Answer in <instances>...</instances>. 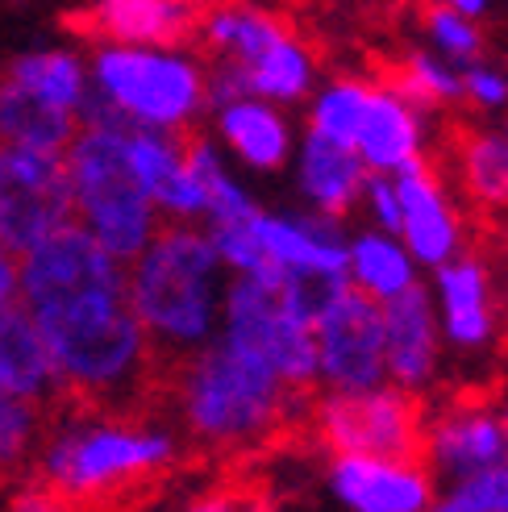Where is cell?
I'll use <instances>...</instances> for the list:
<instances>
[{"mask_svg": "<svg viewBox=\"0 0 508 512\" xmlns=\"http://www.w3.org/2000/svg\"><path fill=\"white\" fill-rule=\"evenodd\" d=\"M317 392H296L259 354L230 338H209L167 371V417L180 421L192 463H238L284 438L313 442Z\"/></svg>", "mask_w": 508, "mask_h": 512, "instance_id": "obj_1", "label": "cell"}, {"mask_svg": "<svg viewBox=\"0 0 508 512\" xmlns=\"http://www.w3.org/2000/svg\"><path fill=\"white\" fill-rule=\"evenodd\" d=\"M180 467L171 433L50 408V433L13 508H134Z\"/></svg>", "mask_w": 508, "mask_h": 512, "instance_id": "obj_2", "label": "cell"}, {"mask_svg": "<svg viewBox=\"0 0 508 512\" xmlns=\"http://www.w3.org/2000/svg\"><path fill=\"white\" fill-rule=\"evenodd\" d=\"M221 254L209 234L167 225L142 246L130 275V304L150 338L159 367H175L184 354L205 346L217 325Z\"/></svg>", "mask_w": 508, "mask_h": 512, "instance_id": "obj_3", "label": "cell"}, {"mask_svg": "<svg viewBox=\"0 0 508 512\" xmlns=\"http://www.w3.org/2000/svg\"><path fill=\"white\" fill-rule=\"evenodd\" d=\"M67 171L75 188V213L84 217L96 242L117 259H138L142 246L155 238V200L130 163L125 130L80 125L67 146Z\"/></svg>", "mask_w": 508, "mask_h": 512, "instance_id": "obj_4", "label": "cell"}, {"mask_svg": "<svg viewBox=\"0 0 508 512\" xmlns=\"http://www.w3.org/2000/svg\"><path fill=\"white\" fill-rule=\"evenodd\" d=\"M225 338L259 354L263 363L296 392H317V338L313 317L304 313L288 284V267L279 275H238L225 288Z\"/></svg>", "mask_w": 508, "mask_h": 512, "instance_id": "obj_5", "label": "cell"}, {"mask_svg": "<svg viewBox=\"0 0 508 512\" xmlns=\"http://www.w3.org/2000/svg\"><path fill=\"white\" fill-rule=\"evenodd\" d=\"M313 442L329 454H363L400 467H429V404L413 388L338 392L313 408Z\"/></svg>", "mask_w": 508, "mask_h": 512, "instance_id": "obj_6", "label": "cell"}, {"mask_svg": "<svg viewBox=\"0 0 508 512\" xmlns=\"http://www.w3.org/2000/svg\"><path fill=\"white\" fill-rule=\"evenodd\" d=\"M67 221H75L67 150L0 142V242L21 259Z\"/></svg>", "mask_w": 508, "mask_h": 512, "instance_id": "obj_7", "label": "cell"}, {"mask_svg": "<svg viewBox=\"0 0 508 512\" xmlns=\"http://www.w3.org/2000/svg\"><path fill=\"white\" fill-rule=\"evenodd\" d=\"M313 338L317 375H325L334 392H367L384 383V309L367 288H354L342 279L313 313Z\"/></svg>", "mask_w": 508, "mask_h": 512, "instance_id": "obj_8", "label": "cell"}, {"mask_svg": "<svg viewBox=\"0 0 508 512\" xmlns=\"http://www.w3.org/2000/svg\"><path fill=\"white\" fill-rule=\"evenodd\" d=\"M96 84L121 113L146 125H171L192 121L205 105V84L192 63L171 55H150V50H100L96 55Z\"/></svg>", "mask_w": 508, "mask_h": 512, "instance_id": "obj_9", "label": "cell"}, {"mask_svg": "<svg viewBox=\"0 0 508 512\" xmlns=\"http://www.w3.org/2000/svg\"><path fill=\"white\" fill-rule=\"evenodd\" d=\"M213 0H96L88 13H71L67 25L84 38L150 42V46H188L196 38L200 13Z\"/></svg>", "mask_w": 508, "mask_h": 512, "instance_id": "obj_10", "label": "cell"}, {"mask_svg": "<svg viewBox=\"0 0 508 512\" xmlns=\"http://www.w3.org/2000/svg\"><path fill=\"white\" fill-rule=\"evenodd\" d=\"M508 458V438L500 417H492L488 396L463 392L446 413H429V467H442L450 475H471L479 467H492Z\"/></svg>", "mask_w": 508, "mask_h": 512, "instance_id": "obj_11", "label": "cell"}, {"mask_svg": "<svg viewBox=\"0 0 508 512\" xmlns=\"http://www.w3.org/2000/svg\"><path fill=\"white\" fill-rule=\"evenodd\" d=\"M329 488L359 512H421L434 504V488L417 467L384 463L363 454H334L329 463Z\"/></svg>", "mask_w": 508, "mask_h": 512, "instance_id": "obj_12", "label": "cell"}, {"mask_svg": "<svg viewBox=\"0 0 508 512\" xmlns=\"http://www.w3.org/2000/svg\"><path fill=\"white\" fill-rule=\"evenodd\" d=\"M442 150L450 171L459 175L467 213L508 209V138L492 130H471V121L450 117L442 130Z\"/></svg>", "mask_w": 508, "mask_h": 512, "instance_id": "obj_13", "label": "cell"}, {"mask_svg": "<svg viewBox=\"0 0 508 512\" xmlns=\"http://www.w3.org/2000/svg\"><path fill=\"white\" fill-rule=\"evenodd\" d=\"M396 171H400L396 200H400V213H404L400 234L409 238V246L421 263L438 267L454 254V246H459V225H454L446 200H442V184L434 175V163H425L421 155H409Z\"/></svg>", "mask_w": 508, "mask_h": 512, "instance_id": "obj_14", "label": "cell"}, {"mask_svg": "<svg viewBox=\"0 0 508 512\" xmlns=\"http://www.w3.org/2000/svg\"><path fill=\"white\" fill-rule=\"evenodd\" d=\"M384 358L400 388H421L438 358V325L421 284H404L384 304Z\"/></svg>", "mask_w": 508, "mask_h": 512, "instance_id": "obj_15", "label": "cell"}, {"mask_svg": "<svg viewBox=\"0 0 508 512\" xmlns=\"http://www.w3.org/2000/svg\"><path fill=\"white\" fill-rule=\"evenodd\" d=\"M0 383H5V392L42 404L59 396V375L46 354V342L30 309L17 300H0Z\"/></svg>", "mask_w": 508, "mask_h": 512, "instance_id": "obj_16", "label": "cell"}, {"mask_svg": "<svg viewBox=\"0 0 508 512\" xmlns=\"http://www.w3.org/2000/svg\"><path fill=\"white\" fill-rule=\"evenodd\" d=\"M438 292L446 304V334L459 346H479L492 334V271L484 250H467L463 259L438 263Z\"/></svg>", "mask_w": 508, "mask_h": 512, "instance_id": "obj_17", "label": "cell"}, {"mask_svg": "<svg viewBox=\"0 0 508 512\" xmlns=\"http://www.w3.org/2000/svg\"><path fill=\"white\" fill-rule=\"evenodd\" d=\"M300 188L325 217L338 221L342 213H350V204L367 188L359 150L350 142L325 138L313 130L309 142H304V159H300Z\"/></svg>", "mask_w": 508, "mask_h": 512, "instance_id": "obj_18", "label": "cell"}, {"mask_svg": "<svg viewBox=\"0 0 508 512\" xmlns=\"http://www.w3.org/2000/svg\"><path fill=\"white\" fill-rule=\"evenodd\" d=\"M80 117L59 109L50 100L34 96L9 75H0V142L9 146H34V150H67Z\"/></svg>", "mask_w": 508, "mask_h": 512, "instance_id": "obj_19", "label": "cell"}, {"mask_svg": "<svg viewBox=\"0 0 508 512\" xmlns=\"http://www.w3.org/2000/svg\"><path fill=\"white\" fill-rule=\"evenodd\" d=\"M354 150L371 171H396L409 155H417V117L413 105H404L400 96L375 88L367 117L359 125Z\"/></svg>", "mask_w": 508, "mask_h": 512, "instance_id": "obj_20", "label": "cell"}, {"mask_svg": "<svg viewBox=\"0 0 508 512\" xmlns=\"http://www.w3.org/2000/svg\"><path fill=\"white\" fill-rule=\"evenodd\" d=\"M50 433V408L42 400L0 388V492L5 483L25 479Z\"/></svg>", "mask_w": 508, "mask_h": 512, "instance_id": "obj_21", "label": "cell"}, {"mask_svg": "<svg viewBox=\"0 0 508 512\" xmlns=\"http://www.w3.org/2000/svg\"><path fill=\"white\" fill-rule=\"evenodd\" d=\"M221 130L238 155L259 171H275L288 159V125L267 105L234 100V105H225V113H221Z\"/></svg>", "mask_w": 508, "mask_h": 512, "instance_id": "obj_22", "label": "cell"}, {"mask_svg": "<svg viewBox=\"0 0 508 512\" xmlns=\"http://www.w3.org/2000/svg\"><path fill=\"white\" fill-rule=\"evenodd\" d=\"M246 75H250V92L271 96V100H300L313 80V63L304 55V46L296 42V34H284L259 59L246 63Z\"/></svg>", "mask_w": 508, "mask_h": 512, "instance_id": "obj_23", "label": "cell"}, {"mask_svg": "<svg viewBox=\"0 0 508 512\" xmlns=\"http://www.w3.org/2000/svg\"><path fill=\"white\" fill-rule=\"evenodd\" d=\"M5 75L17 80L21 88H30L34 96L50 100L59 109H71V113L84 100V71L71 55H59V50H50V55H25Z\"/></svg>", "mask_w": 508, "mask_h": 512, "instance_id": "obj_24", "label": "cell"}, {"mask_svg": "<svg viewBox=\"0 0 508 512\" xmlns=\"http://www.w3.org/2000/svg\"><path fill=\"white\" fill-rule=\"evenodd\" d=\"M350 263H354L359 288H367L371 296H392L413 279V267H409V259H404V250L392 246L388 238H379V234H367V238L354 242Z\"/></svg>", "mask_w": 508, "mask_h": 512, "instance_id": "obj_25", "label": "cell"}, {"mask_svg": "<svg viewBox=\"0 0 508 512\" xmlns=\"http://www.w3.org/2000/svg\"><path fill=\"white\" fill-rule=\"evenodd\" d=\"M417 17L425 25V34L434 38L446 55L454 59H463V63H475V59H484V34L471 25L467 13H459L454 5H446V0H417Z\"/></svg>", "mask_w": 508, "mask_h": 512, "instance_id": "obj_26", "label": "cell"}, {"mask_svg": "<svg viewBox=\"0 0 508 512\" xmlns=\"http://www.w3.org/2000/svg\"><path fill=\"white\" fill-rule=\"evenodd\" d=\"M371 92L375 88H363L354 80H342L334 84L313 109V130L325 134V138H338V142H350L359 138V125L367 117V105H371Z\"/></svg>", "mask_w": 508, "mask_h": 512, "instance_id": "obj_27", "label": "cell"}, {"mask_svg": "<svg viewBox=\"0 0 508 512\" xmlns=\"http://www.w3.org/2000/svg\"><path fill=\"white\" fill-rule=\"evenodd\" d=\"M254 217H259V213H254ZM254 217H242V221H213L209 242L217 246V254H221L225 263L238 267V271H246V275H279L284 267H279L271 254H267L259 229H254Z\"/></svg>", "mask_w": 508, "mask_h": 512, "instance_id": "obj_28", "label": "cell"}, {"mask_svg": "<svg viewBox=\"0 0 508 512\" xmlns=\"http://www.w3.org/2000/svg\"><path fill=\"white\" fill-rule=\"evenodd\" d=\"M438 508H446V512H508V458L463 475V483L450 488L438 500Z\"/></svg>", "mask_w": 508, "mask_h": 512, "instance_id": "obj_29", "label": "cell"}, {"mask_svg": "<svg viewBox=\"0 0 508 512\" xmlns=\"http://www.w3.org/2000/svg\"><path fill=\"white\" fill-rule=\"evenodd\" d=\"M463 88H467V96L475 100V105H504V100H508V80H504V75H496V71H484V67L467 71Z\"/></svg>", "mask_w": 508, "mask_h": 512, "instance_id": "obj_30", "label": "cell"}, {"mask_svg": "<svg viewBox=\"0 0 508 512\" xmlns=\"http://www.w3.org/2000/svg\"><path fill=\"white\" fill-rule=\"evenodd\" d=\"M479 250H484L488 267H496V292L504 300V317H508V234L488 229V238H479Z\"/></svg>", "mask_w": 508, "mask_h": 512, "instance_id": "obj_31", "label": "cell"}, {"mask_svg": "<svg viewBox=\"0 0 508 512\" xmlns=\"http://www.w3.org/2000/svg\"><path fill=\"white\" fill-rule=\"evenodd\" d=\"M367 196H371V209L379 213V221H384L392 234H400V225H404V213H400V200H396V188L392 184H384V179H371L367 184Z\"/></svg>", "mask_w": 508, "mask_h": 512, "instance_id": "obj_32", "label": "cell"}, {"mask_svg": "<svg viewBox=\"0 0 508 512\" xmlns=\"http://www.w3.org/2000/svg\"><path fill=\"white\" fill-rule=\"evenodd\" d=\"M17 296V254L0 242V300Z\"/></svg>", "mask_w": 508, "mask_h": 512, "instance_id": "obj_33", "label": "cell"}, {"mask_svg": "<svg viewBox=\"0 0 508 512\" xmlns=\"http://www.w3.org/2000/svg\"><path fill=\"white\" fill-rule=\"evenodd\" d=\"M500 425H504V438H508V413H504V417H500Z\"/></svg>", "mask_w": 508, "mask_h": 512, "instance_id": "obj_34", "label": "cell"}, {"mask_svg": "<svg viewBox=\"0 0 508 512\" xmlns=\"http://www.w3.org/2000/svg\"><path fill=\"white\" fill-rule=\"evenodd\" d=\"M0 388H5V383H0Z\"/></svg>", "mask_w": 508, "mask_h": 512, "instance_id": "obj_35", "label": "cell"}]
</instances>
